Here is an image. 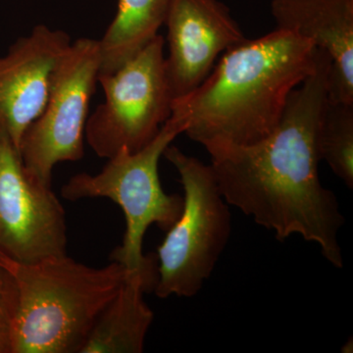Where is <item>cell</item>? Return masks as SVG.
<instances>
[{"mask_svg":"<svg viewBox=\"0 0 353 353\" xmlns=\"http://www.w3.org/2000/svg\"><path fill=\"white\" fill-rule=\"evenodd\" d=\"M71 43L67 32L38 25L0 57V129L18 150L46 108L53 73Z\"/></svg>","mask_w":353,"mask_h":353,"instance_id":"obj_10","label":"cell"},{"mask_svg":"<svg viewBox=\"0 0 353 353\" xmlns=\"http://www.w3.org/2000/svg\"><path fill=\"white\" fill-rule=\"evenodd\" d=\"M320 51L294 32L275 29L225 51L172 113L187 122L185 134L208 152L250 145L268 137L282 119L290 94L312 75Z\"/></svg>","mask_w":353,"mask_h":353,"instance_id":"obj_2","label":"cell"},{"mask_svg":"<svg viewBox=\"0 0 353 353\" xmlns=\"http://www.w3.org/2000/svg\"><path fill=\"white\" fill-rule=\"evenodd\" d=\"M312 75L292 90L277 128L250 145L209 152L211 168L230 206L273 232L279 241L292 234L314 243L334 268L343 269L339 233L345 219L319 176L318 134L328 99L331 58L319 50Z\"/></svg>","mask_w":353,"mask_h":353,"instance_id":"obj_1","label":"cell"},{"mask_svg":"<svg viewBox=\"0 0 353 353\" xmlns=\"http://www.w3.org/2000/svg\"><path fill=\"white\" fill-rule=\"evenodd\" d=\"M320 157L353 189V103L327 99L318 134Z\"/></svg>","mask_w":353,"mask_h":353,"instance_id":"obj_14","label":"cell"},{"mask_svg":"<svg viewBox=\"0 0 353 353\" xmlns=\"http://www.w3.org/2000/svg\"><path fill=\"white\" fill-rule=\"evenodd\" d=\"M271 13L331 58L329 101L353 103V0H272Z\"/></svg>","mask_w":353,"mask_h":353,"instance_id":"obj_11","label":"cell"},{"mask_svg":"<svg viewBox=\"0 0 353 353\" xmlns=\"http://www.w3.org/2000/svg\"><path fill=\"white\" fill-rule=\"evenodd\" d=\"M17 303V290L11 274L0 262V314L12 320Z\"/></svg>","mask_w":353,"mask_h":353,"instance_id":"obj_15","label":"cell"},{"mask_svg":"<svg viewBox=\"0 0 353 353\" xmlns=\"http://www.w3.org/2000/svg\"><path fill=\"white\" fill-rule=\"evenodd\" d=\"M167 6L168 0L118 1L115 18L99 39V75L113 73L159 34Z\"/></svg>","mask_w":353,"mask_h":353,"instance_id":"obj_13","label":"cell"},{"mask_svg":"<svg viewBox=\"0 0 353 353\" xmlns=\"http://www.w3.org/2000/svg\"><path fill=\"white\" fill-rule=\"evenodd\" d=\"M164 44L157 34L113 73L99 75L105 101L88 116L85 132L97 157L108 159L121 148L143 150L171 117Z\"/></svg>","mask_w":353,"mask_h":353,"instance_id":"obj_6","label":"cell"},{"mask_svg":"<svg viewBox=\"0 0 353 353\" xmlns=\"http://www.w3.org/2000/svg\"><path fill=\"white\" fill-rule=\"evenodd\" d=\"M0 262L17 290L13 353H80L128 272L117 261L94 268L67 254L23 263L0 253Z\"/></svg>","mask_w":353,"mask_h":353,"instance_id":"obj_3","label":"cell"},{"mask_svg":"<svg viewBox=\"0 0 353 353\" xmlns=\"http://www.w3.org/2000/svg\"><path fill=\"white\" fill-rule=\"evenodd\" d=\"M163 157L178 171L183 189L180 217L157 248L159 299L196 296L229 243L232 214L210 165L169 145Z\"/></svg>","mask_w":353,"mask_h":353,"instance_id":"obj_5","label":"cell"},{"mask_svg":"<svg viewBox=\"0 0 353 353\" xmlns=\"http://www.w3.org/2000/svg\"><path fill=\"white\" fill-rule=\"evenodd\" d=\"M0 353H13L11 319L3 314H0Z\"/></svg>","mask_w":353,"mask_h":353,"instance_id":"obj_16","label":"cell"},{"mask_svg":"<svg viewBox=\"0 0 353 353\" xmlns=\"http://www.w3.org/2000/svg\"><path fill=\"white\" fill-rule=\"evenodd\" d=\"M352 345V339H350V341H347V343H345V345H343V347H341V352L352 353L353 350Z\"/></svg>","mask_w":353,"mask_h":353,"instance_id":"obj_17","label":"cell"},{"mask_svg":"<svg viewBox=\"0 0 353 353\" xmlns=\"http://www.w3.org/2000/svg\"><path fill=\"white\" fill-rule=\"evenodd\" d=\"M167 78L174 101L209 75L220 54L245 41V34L220 0H168Z\"/></svg>","mask_w":353,"mask_h":353,"instance_id":"obj_9","label":"cell"},{"mask_svg":"<svg viewBox=\"0 0 353 353\" xmlns=\"http://www.w3.org/2000/svg\"><path fill=\"white\" fill-rule=\"evenodd\" d=\"M66 213L0 129V253L23 263L67 254Z\"/></svg>","mask_w":353,"mask_h":353,"instance_id":"obj_8","label":"cell"},{"mask_svg":"<svg viewBox=\"0 0 353 353\" xmlns=\"http://www.w3.org/2000/svg\"><path fill=\"white\" fill-rule=\"evenodd\" d=\"M101 64L99 41L83 38L71 43L53 73L43 113L21 141L25 168L44 185H51L55 165L83 157L88 109Z\"/></svg>","mask_w":353,"mask_h":353,"instance_id":"obj_7","label":"cell"},{"mask_svg":"<svg viewBox=\"0 0 353 353\" xmlns=\"http://www.w3.org/2000/svg\"><path fill=\"white\" fill-rule=\"evenodd\" d=\"M185 118L172 113L157 136L143 150L130 152L121 148L108 158L99 173L77 174L62 187L61 196L67 201L105 197L122 208L126 232L111 260L124 265L128 270L157 266V256H145L143 252L146 231L155 224L167 232L182 213L183 197L165 192L158 165L165 150L176 137L185 134Z\"/></svg>","mask_w":353,"mask_h":353,"instance_id":"obj_4","label":"cell"},{"mask_svg":"<svg viewBox=\"0 0 353 353\" xmlns=\"http://www.w3.org/2000/svg\"><path fill=\"white\" fill-rule=\"evenodd\" d=\"M157 282V266L128 270L120 289L97 318L80 353L143 352L154 320L145 294L154 290Z\"/></svg>","mask_w":353,"mask_h":353,"instance_id":"obj_12","label":"cell"}]
</instances>
